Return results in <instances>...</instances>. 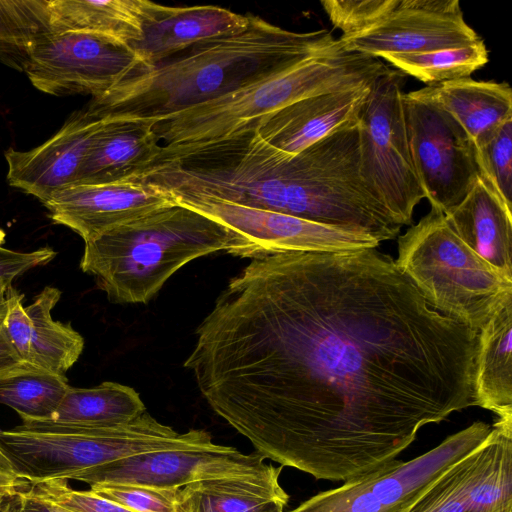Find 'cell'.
<instances>
[{
	"label": "cell",
	"mask_w": 512,
	"mask_h": 512,
	"mask_svg": "<svg viewBox=\"0 0 512 512\" xmlns=\"http://www.w3.org/2000/svg\"><path fill=\"white\" fill-rule=\"evenodd\" d=\"M478 343L376 248L277 253L229 281L184 367L264 459L346 481L479 405Z\"/></svg>",
	"instance_id": "obj_1"
},
{
	"label": "cell",
	"mask_w": 512,
	"mask_h": 512,
	"mask_svg": "<svg viewBox=\"0 0 512 512\" xmlns=\"http://www.w3.org/2000/svg\"><path fill=\"white\" fill-rule=\"evenodd\" d=\"M340 46L326 29L294 32L250 16L244 30L201 41L139 71L92 98L86 110L100 119L156 123Z\"/></svg>",
	"instance_id": "obj_2"
},
{
	"label": "cell",
	"mask_w": 512,
	"mask_h": 512,
	"mask_svg": "<svg viewBox=\"0 0 512 512\" xmlns=\"http://www.w3.org/2000/svg\"><path fill=\"white\" fill-rule=\"evenodd\" d=\"M83 272L116 303H147L185 264L225 251L248 258L249 241L193 208L174 202L84 242Z\"/></svg>",
	"instance_id": "obj_3"
},
{
	"label": "cell",
	"mask_w": 512,
	"mask_h": 512,
	"mask_svg": "<svg viewBox=\"0 0 512 512\" xmlns=\"http://www.w3.org/2000/svg\"><path fill=\"white\" fill-rule=\"evenodd\" d=\"M387 68L379 58L340 46L274 77L165 117L156 122L154 131L164 146L212 142L298 100L369 86Z\"/></svg>",
	"instance_id": "obj_4"
},
{
	"label": "cell",
	"mask_w": 512,
	"mask_h": 512,
	"mask_svg": "<svg viewBox=\"0 0 512 512\" xmlns=\"http://www.w3.org/2000/svg\"><path fill=\"white\" fill-rule=\"evenodd\" d=\"M212 443L204 430L178 433L147 411L112 427H67L49 420L26 419L13 429H0V450L17 476L30 485L72 480L91 468L137 454Z\"/></svg>",
	"instance_id": "obj_5"
},
{
	"label": "cell",
	"mask_w": 512,
	"mask_h": 512,
	"mask_svg": "<svg viewBox=\"0 0 512 512\" xmlns=\"http://www.w3.org/2000/svg\"><path fill=\"white\" fill-rule=\"evenodd\" d=\"M396 265L438 312L480 331L512 281L479 257L432 209L398 239Z\"/></svg>",
	"instance_id": "obj_6"
},
{
	"label": "cell",
	"mask_w": 512,
	"mask_h": 512,
	"mask_svg": "<svg viewBox=\"0 0 512 512\" xmlns=\"http://www.w3.org/2000/svg\"><path fill=\"white\" fill-rule=\"evenodd\" d=\"M405 78L388 66L372 83L357 124L361 178L401 226L411 224L415 207L425 198L409 146Z\"/></svg>",
	"instance_id": "obj_7"
},
{
	"label": "cell",
	"mask_w": 512,
	"mask_h": 512,
	"mask_svg": "<svg viewBox=\"0 0 512 512\" xmlns=\"http://www.w3.org/2000/svg\"><path fill=\"white\" fill-rule=\"evenodd\" d=\"M491 430V425L476 421L416 458L390 460L289 512H408L450 467L481 446Z\"/></svg>",
	"instance_id": "obj_8"
},
{
	"label": "cell",
	"mask_w": 512,
	"mask_h": 512,
	"mask_svg": "<svg viewBox=\"0 0 512 512\" xmlns=\"http://www.w3.org/2000/svg\"><path fill=\"white\" fill-rule=\"evenodd\" d=\"M144 68L136 52L113 37L83 31L50 33L24 70L32 85L55 96L99 97Z\"/></svg>",
	"instance_id": "obj_9"
},
{
	"label": "cell",
	"mask_w": 512,
	"mask_h": 512,
	"mask_svg": "<svg viewBox=\"0 0 512 512\" xmlns=\"http://www.w3.org/2000/svg\"><path fill=\"white\" fill-rule=\"evenodd\" d=\"M411 156L431 208L443 214L469 194L479 177L475 147L442 109L403 94Z\"/></svg>",
	"instance_id": "obj_10"
},
{
	"label": "cell",
	"mask_w": 512,
	"mask_h": 512,
	"mask_svg": "<svg viewBox=\"0 0 512 512\" xmlns=\"http://www.w3.org/2000/svg\"><path fill=\"white\" fill-rule=\"evenodd\" d=\"M256 451L243 454L236 448L213 443L181 446L130 456L91 468L72 480L92 485L130 484L181 488L207 479L251 475L265 467Z\"/></svg>",
	"instance_id": "obj_11"
},
{
	"label": "cell",
	"mask_w": 512,
	"mask_h": 512,
	"mask_svg": "<svg viewBox=\"0 0 512 512\" xmlns=\"http://www.w3.org/2000/svg\"><path fill=\"white\" fill-rule=\"evenodd\" d=\"M175 201L239 232L250 243L248 258L294 252H344L376 248V239L300 217L248 208L205 196Z\"/></svg>",
	"instance_id": "obj_12"
},
{
	"label": "cell",
	"mask_w": 512,
	"mask_h": 512,
	"mask_svg": "<svg viewBox=\"0 0 512 512\" xmlns=\"http://www.w3.org/2000/svg\"><path fill=\"white\" fill-rule=\"evenodd\" d=\"M480 39L466 23L458 0H399L375 26L339 37L345 51L375 58L462 47Z\"/></svg>",
	"instance_id": "obj_13"
},
{
	"label": "cell",
	"mask_w": 512,
	"mask_h": 512,
	"mask_svg": "<svg viewBox=\"0 0 512 512\" xmlns=\"http://www.w3.org/2000/svg\"><path fill=\"white\" fill-rule=\"evenodd\" d=\"M174 202L154 186L124 180L73 185L54 194L44 206L53 222L70 228L86 242Z\"/></svg>",
	"instance_id": "obj_14"
},
{
	"label": "cell",
	"mask_w": 512,
	"mask_h": 512,
	"mask_svg": "<svg viewBox=\"0 0 512 512\" xmlns=\"http://www.w3.org/2000/svg\"><path fill=\"white\" fill-rule=\"evenodd\" d=\"M102 123L103 119L84 109L74 113L39 146L28 151L8 149L5 159L9 185L43 204L57 192L75 185L87 149Z\"/></svg>",
	"instance_id": "obj_15"
},
{
	"label": "cell",
	"mask_w": 512,
	"mask_h": 512,
	"mask_svg": "<svg viewBox=\"0 0 512 512\" xmlns=\"http://www.w3.org/2000/svg\"><path fill=\"white\" fill-rule=\"evenodd\" d=\"M23 297L11 289L2 327L9 343L22 362L65 375L82 354L84 339L70 324L52 318L61 291L47 286L26 307Z\"/></svg>",
	"instance_id": "obj_16"
},
{
	"label": "cell",
	"mask_w": 512,
	"mask_h": 512,
	"mask_svg": "<svg viewBox=\"0 0 512 512\" xmlns=\"http://www.w3.org/2000/svg\"><path fill=\"white\" fill-rule=\"evenodd\" d=\"M371 85L310 96L251 125L268 144L296 155L336 131L357 125Z\"/></svg>",
	"instance_id": "obj_17"
},
{
	"label": "cell",
	"mask_w": 512,
	"mask_h": 512,
	"mask_svg": "<svg viewBox=\"0 0 512 512\" xmlns=\"http://www.w3.org/2000/svg\"><path fill=\"white\" fill-rule=\"evenodd\" d=\"M249 21L250 16L218 6L169 7L149 1L143 36L130 47L146 69L201 41L240 32Z\"/></svg>",
	"instance_id": "obj_18"
},
{
	"label": "cell",
	"mask_w": 512,
	"mask_h": 512,
	"mask_svg": "<svg viewBox=\"0 0 512 512\" xmlns=\"http://www.w3.org/2000/svg\"><path fill=\"white\" fill-rule=\"evenodd\" d=\"M450 116L472 141L476 155L498 127L512 118V91L508 83L471 77L429 85L407 93Z\"/></svg>",
	"instance_id": "obj_19"
},
{
	"label": "cell",
	"mask_w": 512,
	"mask_h": 512,
	"mask_svg": "<svg viewBox=\"0 0 512 512\" xmlns=\"http://www.w3.org/2000/svg\"><path fill=\"white\" fill-rule=\"evenodd\" d=\"M444 216L469 248L512 281V209L484 178Z\"/></svg>",
	"instance_id": "obj_20"
},
{
	"label": "cell",
	"mask_w": 512,
	"mask_h": 512,
	"mask_svg": "<svg viewBox=\"0 0 512 512\" xmlns=\"http://www.w3.org/2000/svg\"><path fill=\"white\" fill-rule=\"evenodd\" d=\"M102 119L75 185L124 181L145 166L161 145L154 131V121Z\"/></svg>",
	"instance_id": "obj_21"
},
{
	"label": "cell",
	"mask_w": 512,
	"mask_h": 512,
	"mask_svg": "<svg viewBox=\"0 0 512 512\" xmlns=\"http://www.w3.org/2000/svg\"><path fill=\"white\" fill-rule=\"evenodd\" d=\"M283 466L266 464L256 474L207 479L178 489V512H258L289 495L279 483Z\"/></svg>",
	"instance_id": "obj_22"
},
{
	"label": "cell",
	"mask_w": 512,
	"mask_h": 512,
	"mask_svg": "<svg viewBox=\"0 0 512 512\" xmlns=\"http://www.w3.org/2000/svg\"><path fill=\"white\" fill-rule=\"evenodd\" d=\"M512 295L479 331L475 388L480 407L512 419Z\"/></svg>",
	"instance_id": "obj_23"
},
{
	"label": "cell",
	"mask_w": 512,
	"mask_h": 512,
	"mask_svg": "<svg viewBox=\"0 0 512 512\" xmlns=\"http://www.w3.org/2000/svg\"><path fill=\"white\" fill-rule=\"evenodd\" d=\"M148 5L147 0H50V25L54 33L103 34L130 46L143 36Z\"/></svg>",
	"instance_id": "obj_24"
},
{
	"label": "cell",
	"mask_w": 512,
	"mask_h": 512,
	"mask_svg": "<svg viewBox=\"0 0 512 512\" xmlns=\"http://www.w3.org/2000/svg\"><path fill=\"white\" fill-rule=\"evenodd\" d=\"M144 412L146 407L135 389L106 381L91 388L69 386L52 418L46 420L67 427H112Z\"/></svg>",
	"instance_id": "obj_25"
},
{
	"label": "cell",
	"mask_w": 512,
	"mask_h": 512,
	"mask_svg": "<svg viewBox=\"0 0 512 512\" xmlns=\"http://www.w3.org/2000/svg\"><path fill=\"white\" fill-rule=\"evenodd\" d=\"M69 388L65 375L21 362L0 373V404L22 420L51 419Z\"/></svg>",
	"instance_id": "obj_26"
},
{
	"label": "cell",
	"mask_w": 512,
	"mask_h": 512,
	"mask_svg": "<svg viewBox=\"0 0 512 512\" xmlns=\"http://www.w3.org/2000/svg\"><path fill=\"white\" fill-rule=\"evenodd\" d=\"M465 512H512V419H497Z\"/></svg>",
	"instance_id": "obj_27"
},
{
	"label": "cell",
	"mask_w": 512,
	"mask_h": 512,
	"mask_svg": "<svg viewBox=\"0 0 512 512\" xmlns=\"http://www.w3.org/2000/svg\"><path fill=\"white\" fill-rule=\"evenodd\" d=\"M50 0H0V62L24 72L35 46L52 33Z\"/></svg>",
	"instance_id": "obj_28"
},
{
	"label": "cell",
	"mask_w": 512,
	"mask_h": 512,
	"mask_svg": "<svg viewBox=\"0 0 512 512\" xmlns=\"http://www.w3.org/2000/svg\"><path fill=\"white\" fill-rule=\"evenodd\" d=\"M380 58L427 86L469 78L489 61L482 39L462 47L424 53L384 54Z\"/></svg>",
	"instance_id": "obj_29"
},
{
	"label": "cell",
	"mask_w": 512,
	"mask_h": 512,
	"mask_svg": "<svg viewBox=\"0 0 512 512\" xmlns=\"http://www.w3.org/2000/svg\"><path fill=\"white\" fill-rule=\"evenodd\" d=\"M485 443L450 467L408 512H465L482 470Z\"/></svg>",
	"instance_id": "obj_30"
},
{
	"label": "cell",
	"mask_w": 512,
	"mask_h": 512,
	"mask_svg": "<svg viewBox=\"0 0 512 512\" xmlns=\"http://www.w3.org/2000/svg\"><path fill=\"white\" fill-rule=\"evenodd\" d=\"M477 161L481 177L512 209V118L502 123L478 150Z\"/></svg>",
	"instance_id": "obj_31"
},
{
	"label": "cell",
	"mask_w": 512,
	"mask_h": 512,
	"mask_svg": "<svg viewBox=\"0 0 512 512\" xmlns=\"http://www.w3.org/2000/svg\"><path fill=\"white\" fill-rule=\"evenodd\" d=\"M399 0H325L321 5L340 37L360 34L378 24Z\"/></svg>",
	"instance_id": "obj_32"
},
{
	"label": "cell",
	"mask_w": 512,
	"mask_h": 512,
	"mask_svg": "<svg viewBox=\"0 0 512 512\" xmlns=\"http://www.w3.org/2000/svg\"><path fill=\"white\" fill-rule=\"evenodd\" d=\"M178 489L130 484L90 486V490L94 493L135 512H178L176 506Z\"/></svg>",
	"instance_id": "obj_33"
},
{
	"label": "cell",
	"mask_w": 512,
	"mask_h": 512,
	"mask_svg": "<svg viewBox=\"0 0 512 512\" xmlns=\"http://www.w3.org/2000/svg\"><path fill=\"white\" fill-rule=\"evenodd\" d=\"M37 496L54 502L73 512H135L108 500L92 490H75L68 480H49L29 485Z\"/></svg>",
	"instance_id": "obj_34"
},
{
	"label": "cell",
	"mask_w": 512,
	"mask_h": 512,
	"mask_svg": "<svg viewBox=\"0 0 512 512\" xmlns=\"http://www.w3.org/2000/svg\"><path fill=\"white\" fill-rule=\"evenodd\" d=\"M56 254L51 247L19 252L0 246V280L12 283L13 279L25 272L49 263Z\"/></svg>",
	"instance_id": "obj_35"
},
{
	"label": "cell",
	"mask_w": 512,
	"mask_h": 512,
	"mask_svg": "<svg viewBox=\"0 0 512 512\" xmlns=\"http://www.w3.org/2000/svg\"><path fill=\"white\" fill-rule=\"evenodd\" d=\"M1 512H73L32 493L28 488L6 497Z\"/></svg>",
	"instance_id": "obj_36"
},
{
	"label": "cell",
	"mask_w": 512,
	"mask_h": 512,
	"mask_svg": "<svg viewBox=\"0 0 512 512\" xmlns=\"http://www.w3.org/2000/svg\"><path fill=\"white\" fill-rule=\"evenodd\" d=\"M30 483L21 479L14 472V469L7 457L0 450V496L9 497L18 491L27 489Z\"/></svg>",
	"instance_id": "obj_37"
},
{
	"label": "cell",
	"mask_w": 512,
	"mask_h": 512,
	"mask_svg": "<svg viewBox=\"0 0 512 512\" xmlns=\"http://www.w3.org/2000/svg\"><path fill=\"white\" fill-rule=\"evenodd\" d=\"M22 361L9 343L3 329H0V373L11 369Z\"/></svg>",
	"instance_id": "obj_38"
},
{
	"label": "cell",
	"mask_w": 512,
	"mask_h": 512,
	"mask_svg": "<svg viewBox=\"0 0 512 512\" xmlns=\"http://www.w3.org/2000/svg\"><path fill=\"white\" fill-rule=\"evenodd\" d=\"M12 286L10 282L0 280V329H2L9 308Z\"/></svg>",
	"instance_id": "obj_39"
},
{
	"label": "cell",
	"mask_w": 512,
	"mask_h": 512,
	"mask_svg": "<svg viewBox=\"0 0 512 512\" xmlns=\"http://www.w3.org/2000/svg\"><path fill=\"white\" fill-rule=\"evenodd\" d=\"M285 506L286 505L283 503L275 502L259 510L258 512H284Z\"/></svg>",
	"instance_id": "obj_40"
},
{
	"label": "cell",
	"mask_w": 512,
	"mask_h": 512,
	"mask_svg": "<svg viewBox=\"0 0 512 512\" xmlns=\"http://www.w3.org/2000/svg\"><path fill=\"white\" fill-rule=\"evenodd\" d=\"M3 497L0 496V512H1V509H2V502H3Z\"/></svg>",
	"instance_id": "obj_41"
}]
</instances>
